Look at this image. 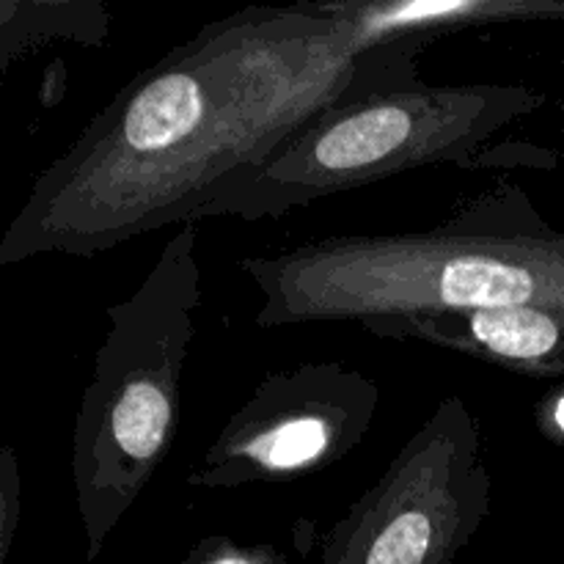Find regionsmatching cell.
<instances>
[{
  "label": "cell",
  "mask_w": 564,
  "mask_h": 564,
  "mask_svg": "<svg viewBox=\"0 0 564 564\" xmlns=\"http://www.w3.org/2000/svg\"><path fill=\"white\" fill-rule=\"evenodd\" d=\"M482 427L452 394L334 523L319 564H455L490 516Z\"/></svg>",
  "instance_id": "obj_5"
},
{
  "label": "cell",
  "mask_w": 564,
  "mask_h": 564,
  "mask_svg": "<svg viewBox=\"0 0 564 564\" xmlns=\"http://www.w3.org/2000/svg\"><path fill=\"white\" fill-rule=\"evenodd\" d=\"M380 339L424 341L527 378H564V308L494 306L364 319Z\"/></svg>",
  "instance_id": "obj_7"
},
{
  "label": "cell",
  "mask_w": 564,
  "mask_h": 564,
  "mask_svg": "<svg viewBox=\"0 0 564 564\" xmlns=\"http://www.w3.org/2000/svg\"><path fill=\"white\" fill-rule=\"evenodd\" d=\"M422 36H367L325 0L246 6L138 72L39 174L0 264L94 257L209 220L325 110L419 83Z\"/></svg>",
  "instance_id": "obj_1"
},
{
  "label": "cell",
  "mask_w": 564,
  "mask_h": 564,
  "mask_svg": "<svg viewBox=\"0 0 564 564\" xmlns=\"http://www.w3.org/2000/svg\"><path fill=\"white\" fill-rule=\"evenodd\" d=\"M545 419H551V422L560 427V435L564 438V397H562V400H556L554 405H551V416H545Z\"/></svg>",
  "instance_id": "obj_11"
},
{
  "label": "cell",
  "mask_w": 564,
  "mask_h": 564,
  "mask_svg": "<svg viewBox=\"0 0 564 564\" xmlns=\"http://www.w3.org/2000/svg\"><path fill=\"white\" fill-rule=\"evenodd\" d=\"M240 270L259 292V328L358 323L452 308H564V231L516 182H494L444 224L400 235H330Z\"/></svg>",
  "instance_id": "obj_2"
},
{
  "label": "cell",
  "mask_w": 564,
  "mask_h": 564,
  "mask_svg": "<svg viewBox=\"0 0 564 564\" xmlns=\"http://www.w3.org/2000/svg\"><path fill=\"white\" fill-rule=\"evenodd\" d=\"M202 306L198 226H176L127 301L108 308L72 433V479L86 560L102 554L169 452L182 413V372Z\"/></svg>",
  "instance_id": "obj_3"
},
{
  "label": "cell",
  "mask_w": 564,
  "mask_h": 564,
  "mask_svg": "<svg viewBox=\"0 0 564 564\" xmlns=\"http://www.w3.org/2000/svg\"><path fill=\"white\" fill-rule=\"evenodd\" d=\"M336 17L367 36H422L468 25H490L507 20H564V0H460V3H422V0H325Z\"/></svg>",
  "instance_id": "obj_8"
},
{
  "label": "cell",
  "mask_w": 564,
  "mask_h": 564,
  "mask_svg": "<svg viewBox=\"0 0 564 564\" xmlns=\"http://www.w3.org/2000/svg\"><path fill=\"white\" fill-rule=\"evenodd\" d=\"M378 405V383L339 361L281 369L231 413L187 485L231 490L325 471L367 438Z\"/></svg>",
  "instance_id": "obj_6"
},
{
  "label": "cell",
  "mask_w": 564,
  "mask_h": 564,
  "mask_svg": "<svg viewBox=\"0 0 564 564\" xmlns=\"http://www.w3.org/2000/svg\"><path fill=\"white\" fill-rule=\"evenodd\" d=\"M182 564H290V556L270 543H237L226 534L204 538L191 549Z\"/></svg>",
  "instance_id": "obj_9"
},
{
  "label": "cell",
  "mask_w": 564,
  "mask_h": 564,
  "mask_svg": "<svg viewBox=\"0 0 564 564\" xmlns=\"http://www.w3.org/2000/svg\"><path fill=\"white\" fill-rule=\"evenodd\" d=\"M20 460L14 449H0V564L9 562L14 543L17 523H20Z\"/></svg>",
  "instance_id": "obj_10"
},
{
  "label": "cell",
  "mask_w": 564,
  "mask_h": 564,
  "mask_svg": "<svg viewBox=\"0 0 564 564\" xmlns=\"http://www.w3.org/2000/svg\"><path fill=\"white\" fill-rule=\"evenodd\" d=\"M545 105L521 83L383 88L325 110L215 218L268 220L422 165H468L512 121Z\"/></svg>",
  "instance_id": "obj_4"
}]
</instances>
